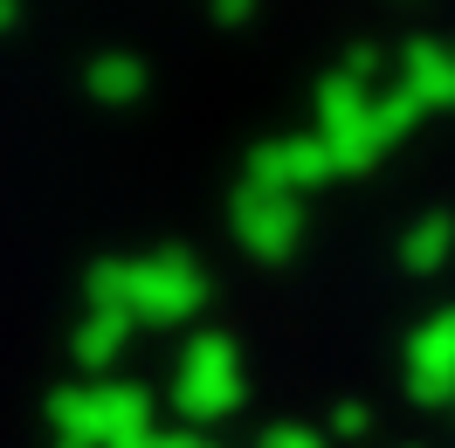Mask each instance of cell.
<instances>
[{
	"label": "cell",
	"instance_id": "obj_15",
	"mask_svg": "<svg viewBox=\"0 0 455 448\" xmlns=\"http://www.w3.org/2000/svg\"><path fill=\"white\" fill-rule=\"evenodd\" d=\"M339 76H352V84H372V76H379V49H352V56L339 62Z\"/></svg>",
	"mask_w": 455,
	"mask_h": 448
},
{
	"label": "cell",
	"instance_id": "obj_3",
	"mask_svg": "<svg viewBox=\"0 0 455 448\" xmlns=\"http://www.w3.org/2000/svg\"><path fill=\"white\" fill-rule=\"evenodd\" d=\"M242 400H249V372H242L235 338L194 332L180 345V359H172V414H180V428L207 435L214 420L242 414Z\"/></svg>",
	"mask_w": 455,
	"mask_h": 448
},
{
	"label": "cell",
	"instance_id": "obj_5",
	"mask_svg": "<svg viewBox=\"0 0 455 448\" xmlns=\"http://www.w3.org/2000/svg\"><path fill=\"white\" fill-rule=\"evenodd\" d=\"M228 228H235V242L256 255V262H290L297 242H304V200L242 187L235 207H228Z\"/></svg>",
	"mask_w": 455,
	"mask_h": 448
},
{
	"label": "cell",
	"instance_id": "obj_8",
	"mask_svg": "<svg viewBox=\"0 0 455 448\" xmlns=\"http://www.w3.org/2000/svg\"><path fill=\"white\" fill-rule=\"evenodd\" d=\"M400 97L414 111H455V42H407L400 49Z\"/></svg>",
	"mask_w": 455,
	"mask_h": 448
},
{
	"label": "cell",
	"instance_id": "obj_2",
	"mask_svg": "<svg viewBox=\"0 0 455 448\" xmlns=\"http://www.w3.org/2000/svg\"><path fill=\"white\" fill-rule=\"evenodd\" d=\"M414 124H421V111H414L400 90L372 97L366 84H352V76H339V69L317 84V132H311V139L324 145L331 180H359V172H372L407 132H414Z\"/></svg>",
	"mask_w": 455,
	"mask_h": 448
},
{
	"label": "cell",
	"instance_id": "obj_16",
	"mask_svg": "<svg viewBox=\"0 0 455 448\" xmlns=\"http://www.w3.org/2000/svg\"><path fill=\"white\" fill-rule=\"evenodd\" d=\"M214 21H221V28H242V21H256V0H214Z\"/></svg>",
	"mask_w": 455,
	"mask_h": 448
},
{
	"label": "cell",
	"instance_id": "obj_12",
	"mask_svg": "<svg viewBox=\"0 0 455 448\" xmlns=\"http://www.w3.org/2000/svg\"><path fill=\"white\" fill-rule=\"evenodd\" d=\"M117 448H221V442H214V435H194V428H159V420H152V428H139L132 442H117Z\"/></svg>",
	"mask_w": 455,
	"mask_h": 448
},
{
	"label": "cell",
	"instance_id": "obj_10",
	"mask_svg": "<svg viewBox=\"0 0 455 448\" xmlns=\"http://www.w3.org/2000/svg\"><path fill=\"white\" fill-rule=\"evenodd\" d=\"M124 345H132V324H124V317H111V310H90L84 324H76V338H69V359L84 365V372H104Z\"/></svg>",
	"mask_w": 455,
	"mask_h": 448
},
{
	"label": "cell",
	"instance_id": "obj_17",
	"mask_svg": "<svg viewBox=\"0 0 455 448\" xmlns=\"http://www.w3.org/2000/svg\"><path fill=\"white\" fill-rule=\"evenodd\" d=\"M21 28V0H0V35H14Z\"/></svg>",
	"mask_w": 455,
	"mask_h": 448
},
{
	"label": "cell",
	"instance_id": "obj_6",
	"mask_svg": "<svg viewBox=\"0 0 455 448\" xmlns=\"http://www.w3.org/2000/svg\"><path fill=\"white\" fill-rule=\"evenodd\" d=\"M331 180V159H324V145L311 132H290V139H262L249 152V166H242V187H256V194H290L304 200L317 194Z\"/></svg>",
	"mask_w": 455,
	"mask_h": 448
},
{
	"label": "cell",
	"instance_id": "obj_13",
	"mask_svg": "<svg viewBox=\"0 0 455 448\" xmlns=\"http://www.w3.org/2000/svg\"><path fill=\"white\" fill-rule=\"evenodd\" d=\"M256 448H331L324 442V428H304V420H276V428H262Z\"/></svg>",
	"mask_w": 455,
	"mask_h": 448
},
{
	"label": "cell",
	"instance_id": "obj_1",
	"mask_svg": "<svg viewBox=\"0 0 455 448\" xmlns=\"http://www.w3.org/2000/svg\"><path fill=\"white\" fill-rule=\"evenodd\" d=\"M90 310H111L132 332H172V324H194L207 310V269L180 249H152V255H117V262H90L84 276Z\"/></svg>",
	"mask_w": 455,
	"mask_h": 448
},
{
	"label": "cell",
	"instance_id": "obj_11",
	"mask_svg": "<svg viewBox=\"0 0 455 448\" xmlns=\"http://www.w3.org/2000/svg\"><path fill=\"white\" fill-rule=\"evenodd\" d=\"M84 90L97 97V104L124 111V104H139V97H145V62L139 56H97L84 69Z\"/></svg>",
	"mask_w": 455,
	"mask_h": 448
},
{
	"label": "cell",
	"instance_id": "obj_7",
	"mask_svg": "<svg viewBox=\"0 0 455 448\" xmlns=\"http://www.w3.org/2000/svg\"><path fill=\"white\" fill-rule=\"evenodd\" d=\"M407 393L414 407H455V310H435L407 338Z\"/></svg>",
	"mask_w": 455,
	"mask_h": 448
},
{
	"label": "cell",
	"instance_id": "obj_9",
	"mask_svg": "<svg viewBox=\"0 0 455 448\" xmlns=\"http://www.w3.org/2000/svg\"><path fill=\"white\" fill-rule=\"evenodd\" d=\"M449 255H455V214H421V221L400 235V262H407L414 276L449 269Z\"/></svg>",
	"mask_w": 455,
	"mask_h": 448
},
{
	"label": "cell",
	"instance_id": "obj_14",
	"mask_svg": "<svg viewBox=\"0 0 455 448\" xmlns=\"http://www.w3.org/2000/svg\"><path fill=\"white\" fill-rule=\"evenodd\" d=\"M366 428H372V407H359V400H339V407H331V435H324V442H359Z\"/></svg>",
	"mask_w": 455,
	"mask_h": 448
},
{
	"label": "cell",
	"instance_id": "obj_4",
	"mask_svg": "<svg viewBox=\"0 0 455 448\" xmlns=\"http://www.w3.org/2000/svg\"><path fill=\"white\" fill-rule=\"evenodd\" d=\"M152 393L124 387V380H90V387H62L49 400V428H56V448H117L132 442L139 428H152Z\"/></svg>",
	"mask_w": 455,
	"mask_h": 448
}]
</instances>
